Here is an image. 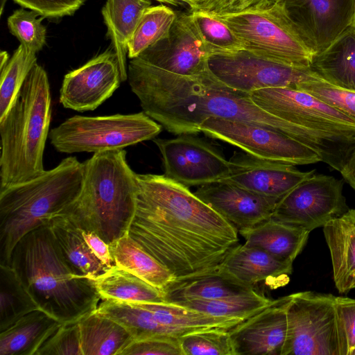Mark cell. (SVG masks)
Instances as JSON below:
<instances>
[{
  "mask_svg": "<svg viewBox=\"0 0 355 355\" xmlns=\"http://www.w3.org/2000/svg\"><path fill=\"white\" fill-rule=\"evenodd\" d=\"M128 234L175 278L217 270L239 245L238 231L189 187L164 175L137 173Z\"/></svg>",
  "mask_w": 355,
  "mask_h": 355,
  "instance_id": "cell-1",
  "label": "cell"
},
{
  "mask_svg": "<svg viewBox=\"0 0 355 355\" xmlns=\"http://www.w3.org/2000/svg\"><path fill=\"white\" fill-rule=\"evenodd\" d=\"M10 265L39 308L60 322L78 321L102 300L94 280L77 276L69 268L48 225L22 237Z\"/></svg>",
  "mask_w": 355,
  "mask_h": 355,
  "instance_id": "cell-2",
  "label": "cell"
},
{
  "mask_svg": "<svg viewBox=\"0 0 355 355\" xmlns=\"http://www.w3.org/2000/svg\"><path fill=\"white\" fill-rule=\"evenodd\" d=\"M83 165L82 191L63 212L110 244L128 233L137 207V173L124 149L94 153Z\"/></svg>",
  "mask_w": 355,
  "mask_h": 355,
  "instance_id": "cell-3",
  "label": "cell"
},
{
  "mask_svg": "<svg viewBox=\"0 0 355 355\" xmlns=\"http://www.w3.org/2000/svg\"><path fill=\"white\" fill-rule=\"evenodd\" d=\"M51 117L49 78L37 63L7 113L0 118V190L30 180L44 171Z\"/></svg>",
  "mask_w": 355,
  "mask_h": 355,
  "instance_id": "cell-4",
  "label": "cell"
},
{
  "mask_svg": "<svg viewBox=\"0 0 355 355\" xmlns=\"http://www.w3.org/2000/svg\"><path fill=\"white\" fill-rule=\"evenodd\" d=\"M83 182V162L69 157L30 180L0 190V264L10 265L12 251L23 236L48 225L71 205Z\"/></svg>",
  "mask_w": 355,
  "mask_h": 355,
  "instance_id": "cell-5",
  "label": "cell"
},
{
  "mask_svg": "<svg viewBox=\"0 0 355 355\" xmlns=\"http://www.w3.org/2000/svg\"><path fill=\"white\" fill-rule=\"evenodd\" d=\"M250 94L261 108L291 125L293 139L342 171L355 147V121L300 89L265 88Z\"/></svg>",
  "mask_w": 355,
  "mask_h": 355,
  "instance_id": "cell-6",
  "label": "cell"
},
{
  "mask_svg": "<svg viewBox=\"0 0 355 355\" xmlns=\"http://www.w3.org/2000/svg\"><path fill=\"white\" fill-rule=\"evenodd\" d=\"M213 15L236 35L244 49L290 65L311 68L315 53L281 1L266 8Z\"/></svg>",
  "mask_w": 355,
  "mask_h": 355,
  "instance_id": "cell-7",
  "label": "cell"
},
{
  "mask_svg": "<svg viewBox=\"0 0 355 355\" xmlns=\"http://www.w3.org/2000/svg\"><path fill=\"white\" fill-rule=\"evenodd\" d=\"M162 125L144 112L101 116L75 115L50 130L49 138L59 153H98L120 150L153 139Z\"/></svg>",
  "mask_w": 355,
  "mask_h": 355,
  "instance_id": "cell-8",
  "label": "cell"
},
{
  "mask_svg": "<svg viewBox=\"0 0 355 355\" xmlns=\"http://www.w3.org/2000/svg\"><path fill=\"white\" fill-rule=\"evenodd\" d=\"M335 298L310 291L292 294L282 355H341Z\"/></svg>",
  "mask_w": 355,
  "mask_h": 355,
  "instance_id": "cell-9",
  "label": "cell"
},
{
  "mask_svg": "<svg viewBox=\"0 0 355 355\" xmlns=\"http://www.w3.org/2000/svg\"><path fill=\"white\" fill-rule=\"evenodd\" d=\"M210 73L227 86L251 94L265 88H296L302 83L324 80L311 68L299 67L255 54L245 49L211 55Z\"/></svg>",
  "mask_w": 355,
  "mask_h": 355,
  "instance_id": "cell-10",
  "label": "cell"
},
{
  "mask_svg": "<svg viewBox=\"0 0 355 355\" xmlns=\"http://www.w3.org/2000/svg\"><path fill=\"white\" fill-rule=\"evenodd\" d=\"M200 132L260 159L296 165L321 162L313 150L277 130L216 117L206 119Z\"/></svg>",
  "mask_w": 355,
  "mask_h": 355,
  "instance_id": "cell-11",
  "label": "cell"
},
{
  "mask_svg": "<svg viewBox=\"0 0 355 355\" xmlns=\"http://www.w3.org/2000/svg\"><path fill=\"white\" fill-rule=\"evenodd\" d=\"M343 190V180L314 173L278 201L271 218L311 232L348 209Z\"/></svg>",
  "mask_w": 355,
  "mask_h": 355,
  "instance_id": "cell-12",
  "label": "cell"
},
{
  "mask_svg": "<svg viewBox=\"0 0 355 355\" xmlns=\"http://www.w3.org/2000/svg\"><path fill=\"white\" fill-rule=\"evenodd\" d=\"M153 141L162 157L164 175L187 187L220 182L230 173L229 160L213 146L192 135Z\"/></svg>",
  "mask_w": 355,
  "mask_h": 355,
  "instance_id": "cell-13",
  "label": "cell"
},
{
  "mask_svg": "<svg viewBox=\"0 0 355 355\" xmlns=\"http://www.w3.org/2000/svg\"><path fill=\"white\" fill-rule=\"evenodd\" d=\"M209 56L190 12H176L168 36L136 58L175 74L198 76L209 71Z\"/></svg>",
  "mask_w": 355,
  "mask_h": 355,
  "instance_id": "cell-14",
  "label": "cell"
},
{
  "mask_svg": "<svg viewBox=\"0 0 355 355\" xmlns=\"http://www.w3.org/2000/svg\"><path fill=\"white\" fill-rule=\"evenodd\" d=\"M315 55L331 45L355 19V0H281Z\"/></svg>",
  "mask_w": 355,
  "mask_h": 355,
  "instance_id": "cell-15",
  "label": "cell"
},
{
  "mask_svg": "<svg viewBox=\"0 0 355 355\" xmlns=\"http://www.w3.org/2000/svg\"><path fill=\"white\" fill-rule=\"evenodd\" d=\"M121 81L116 55L107 50L64 76L60 103L78 112L94 110L112 96Z\"/></svg>",
  "mask_w": 355,
  "mask_h": 355,
  "instance_id": "cell-16",
  "label": "cell"
},
{
  "mask_svg": "<svg viewBox=\"0 0 355 355\" xmlns=\"http://www.w3.org/2000/svg\"><path fill=\"white\" fill-rule=\"evenodd\" d=\"M292 294L272 300L229 330L234 355H282L287 334Z\"/></svg>",
  "mask_w": 355,
  "mask_h": 355,
  "instance_id": "cell-17",
  "label": "cell"
},
{
  "mask_svg": "<svg viewBox=\"0 0 355 355\" xmlns=\"http://www.w3.org/2000/svg\"><path fill=\"white\" fill-rule=\"evenodd\" d=\"M194 193L232 224L239 233L271 218L279 200L227 181L202 185Z\"/></svg>",
  "mask_w": 355,
  "mask_h": 355,
  "instance_id": "cell-18",
  "label": "cell"
},
{
  "mask_svg": "<svg viewBox=\"0 0 355 355\" xmlns=\"http://www.w3.org/2000/svg\"><path fill=\"white\" fill-rule=\"evenodd\" d=\"M227 181L245 189L280 200L299 183L314 174L295 166L263 159L247 153H235L229 160Z\"/></svg>",
  "mask_w": 355,
  "mask_h": 355,
  "instance_id": "cell-19",
  "label": "cell"
},
{
  "mask_svg": "<svg viewBox=\"0 0 355 355\" xmlns=\"http://www.w3.org/2000/svg\"><path fill=\"white\" fill-rule=\"evenodd\" d=\"M218 269L254 288L261 282L275 288L288 282L293 263L281 261L259 248L244 243L233 248Z\"/></svg>",
  "mask_w": 355,
  "mask_h": 355,
  "instance_id": "cell-20",
  "label": "cell"
},
{
  "mask_svg": "<svg viewBox=\"0 0 355 355\" xmlns=\"http://www.w3.org/2000/svg\"><path fill=\"white\" fill-rule=\"evenodd\" d=\"M48 226L60 254L76 275L94 280L109 268L94 255L81 227L68 214L55 216Z\"/></svg>",
  "mask_w": 355,
  "mask_h": 355,
  "instance_id": "cell-21",
  "label": "cell"
},
{
  "mask_svg": "<svg viewBox=\"0 0 355 355\" xmlns=\"http://www.w3.org/2000/svg\"><path fill=\"white\" fill-rule=\"evenodd\" d=\"M322 227L336 287L347 293L355 286V209H348Z\"/></svg>",
  "mask_w": 355,
  "mask_h": 355,
  "instance_id": "cell-22",
  "label": "cell"
},
{
  "mask_svg": "<svg viewBox=\"0 0 355 355\" xmlns=\"http://www.w3.org/2000/svg\"><path fill=\"white\" fill-rule=\"evenodd\" d=\"M255 288L243 284L218 268L199 275L175 278L162 291L167 303L191 300H209L248 293Z\"/></svg>",
  "mask_w": 355,
  "mask_h": 355,
  "instance_id": "cell-23",
  "label": "cell"
},
{
  "mask_svg": "<svg viewBox=\"0 0 355 355\" xmlns=\"http://www.w3.org/2000/svg\"><path fill=\"white\" fill-rule=\"evenodd\" d=\"M309 233L272 218L239 232L245 245L259 248L281 261L291 263L304 248Z\"/></svg>",
  "mask_w": 355,
  "mask_h": 355,
  "instance_id": "cell-24",
  "label": "cell"
},
{
  "mask_svg": "<svg viewBox=\"0 0 355 355\" xmlns=\"http://www.w3.org/2000/svg\"><path fill=\"white\" fill-rule=\"evenodd\" d=\"M150 6V0H107L102 8L107 35L118 59L122 82L128 78V42L143 12Z\"/></svg>",
  "mask_w": 355,
  "mask_h": 355,
  "instance_id": "cell-25",
  "label": "cell"
},
{
  "mask_svg": "<svg viewBox=\"0 0 355 355\" xmlns=\"http://www.w3.org/2000/svg\"><path fill=\"white\" fill-rule=\"evenodd\" d=\"M62 322L37 309L0 331V355H35Z\"/></svg>",
  "mask_w": 355,
  "mask_h": 355,
  "instance_id": "cell-26",
  "label": "cell"
},
{
  "mask_svg": "<svg viewBox=\"0 0 355 355\" xmlns=\"http://www.w3.org/2000/svg\"><path fill=\"white\" fill-rule=\"evenodd\" d=\"M311 69L329 83L355 91V27L315 55Z\"/></svg>",
  "mask_w": 355,
  "mask_h": 355,
  "instance_id": "cell-27",
  "label": "cell"
},
{
  "mask_svg": "<svg viewBox=\"0 0 355 355\" xmlns=\"http://www.w3.org/2000/svg\"><path fill=\"white\" fill-rule=\"evenodd\" d=\"M83 355H119L133 340L120 324L96 311L78 320Z\"/></svg>",
  "mask_w": 355,
  "mask_h": 355,
  "instance_id": "cell-28",
  "label": "cell"
},
{
  "mask_svg": "<svg viewBox=\"0 0 355 355\" xmlns=\"http://www.w3.org/2000/svg\"><path fill=\"white\" fill-rule=\"evenodd\" d=\"M114 264L162 290L175 277L128 234L109 244Z\"/></svg>",
  "mask_w": 355,
  "mask_h": 355,
  "instance_id": "cell-29",
  "label": "cell"
},
{
  "mask_svg": "<svg viewBox=\"0 0 355 355\" xmlns=\"http://www.w3.org/2000/svg\"><path fill=\"white\" fill-rule=\"evenodd\" d=\"M101 300L151 304L166 302L162 290L114 265L94 279Z\"/></svg>",
  "mask_w": 355,
  "mask_h": 355,
  "instance_id": "cell-30",
  "label": "cell"
},
{
  "mask_svg": "<svg viewBox=\"0 0 355 355\" xmlns=\"http://www.w3.org/2000/svg\"><path fill=\"white\" fill-rule=\"evenodd\" d=\"M138 304L150 310L160 323L173 329L180 337L203 329H231L245 320L214 316L173 303Z\"/></svg>",
  "mask_w": 355,
  "mask_h": 355,
  "instance_id": "cell-31",
  "label": "cell"
},
{
  "mask_svg": "<svg viewBox=\"0 0 355 355\" xmlns=\"http://www.w3.org/2000/svg\"><path fill=\"white\" fill-rule=\"evenodd\" d=\"M95 311L123 326L133 340L155 336L180 337L173 329L160 323L150 310L138 304L102 300Z\"/></svg>",
  "mask_w": 355,
  "mask_h": 355,
  "instance_id": "cell-32",
  "label": "cell"
},
{
  "mask_svg": "<svg viewBox=\"0 0 355 355\" xmlns=\"http://www.w3.org/2000/svg\"><path fill=\"white\" fill-rule=\"evenodd\" d=\"M37 309H40L15 269L0 264V331Z\"/></svg>",
  "mask_w": 355,
  "mask_h": 355,
  "instance_id": "cell-33",
  "label": "cell"
},
{
  "mask_svg": "<svg viewBox=\"0 0 355 355\" xmlns=\"http://www.w3.org/2000/svg\"><path fill=\"white\" fill-rule=\"evenodd\" d=\"M272 301L254 290L214 300H191L175 304L214 316L246 319L269 305Z\"/></svg>",
  "mask_w": 355,
  "mask_h": 355,
  "instance_id": "cell-34",
  "label": "cell"
},
{
  "mask_svg": "<svg viewBox=\"0 0 355 355\" xmlns=\"http://www.w3.org/2000/svg\"><path fill=\"white\" fill-rule=\"evenodd\" d=\"M176 18V12L164 5L147 8L128 44V58L138 56L146 49L166 37Z\"/></svg>",
  "mask_w": 355,
  "mask_h": 355,
  "instance_id": "cell-35",
  "label": "cell"
},
{
  "mask_svg": "<svg viewBox=\"0 0 355 355\" xmlns=\"http://www.w3.org/2000/svg\"><path fill=\"white\" fill-rule=\"evenodd\" d=\"M191 17L210 55L228 54L244 49L242 41L222 21L202 10H191Z\"/></svg>",
  "mask_w": 355,
  "mask_h": 355,
  "instance_id": "cell-36",
  "label": "cell"
},
{
  "mask_svg": "<svg viewBox=\"0 0 355 355\" xmlns=\"http://www.w3.org/2000/svg\"><path fill=\"white\" fill-rule=\"evenodd\" d=\"M37 64L36 53L21 44L1 69L0 118L8 111L28 73Z\"/></svg>",
  "mask_w": 355,
  "mask_h": 355,
  "instance_id": "cell-37",
  "label": "cell"
},
{
  "mask_svg": "<svg viewBox=\"0 0 355 355\" xmlns=\"http://www.w3.org/2000/svg\"><path fill=\"white\" fill-rule=\"evenodd\" d=\"M209 329L180 337L183 355H234L229 330Z\"/></svg>",
  "mask_w": 355,
  "mask_h": 355,
  "instance_id": "cell-38",
  "label": "cell"
},
{
  "mask_svg": "<svg viewBox=\"0 0 355 355\" xmlns=\"http://www.w3.org/2000/svg\"><path fill=\"white\" fill-rule=\"evenodd\" d=\"M31 10L19 8L13 12L8 18V27L20 44L27 49L37 53L42 50L46 42V28L42 24L44 18Z\"/></svg>",
  "mask_w": 355,
  "mask_h": 355,
  "instance_id": "cell-39",
  "label": "cell"
},
{
  "mask_svg": "<svg viewBox=\"0 0 355 355\" xmlns=\"http://www.w3.org/2000/svg\"><path fill=\"white\" fill-rule=\"evenodd\" d=\"M302 89L355 121V91L333 85L326 80L302 83Z\"/></svg>",
  "mask_w": 355,
  "mask_h": 355,
  "instance_id": "cell-40",
  "label": "cell"
},
{
  "mask_svg": "<svg viewBox=\"0 0 355 355\" xmlns=\"http://www.w3.org/2000/svg\"><path fill=\"white\" fill-rule=\"evenodd\" d=\"M35 355H83L78 321L61 323Z\"/></svg>",
  "mask_w": 355,
  "mask_h": 355,
  "instance_id": "cell-41",
  "label": "cell"
},
{
  "mask_svg": "<svg viewBox=\"0 0 355 355\" xmlns=\"http://www.w3.org/2000/svg\"><path fill=\"white\" fill-rule=\"evenodd\" d=\"M281 0H180L191 10H202L210 14H223L272 6Z\"/></svg>",
  "mask_w": 355,
  "mask_h": 355,
  "instance_id": "cell-42",
  "label": "cell"
},
{
  "mask_svg": "<svg viewBox=\"0 0 355 355\" xmlns=\"http://www.w3.org/2000/svg\"><path fill=\"white\" fill-rule=\"evenodd\" d=\"M183 355L180 337L155 336L133 340L119 355Z\"/></svg>",
  "mask_w": 355,
  "mask_h": 355,
  "instance_id": "cell-43",
  "label": "cell"
},
{
  "mask_svg": "<svg viewBox=\"0 0 355 355\" xmlns=\"http://www.w3.org/2000/svg\"><path fill=\"white\" fill-rule=\"evenodd\" d=\"M335 304L341 355H351L355 347V299L336 296Z\"/></svg>",
  "mask_w": 355,
  "mask_h": 355,
  "instance_id": "cell-44",
  "label": "cell"
},
{
  "mask_svg": "<svg viewBox=\"0 0 355 355\" xmlns=\"http://www.w3.org/2000/svg\"><path fill=\"white\" fill-rule=\"evenodd\" d=\"M43 17L60 18L73 15L85 0H13Z\"/></svg>",
  "mask_w": 355,
  "mask_h": 355,
  "instance_id": "cell-45",
  "label": "cell"
},
{
  "mask_svg": "<svg viewBox=\"0 0 355 355\" xmlns=\"http://www.w3.org/2000/svg\"><path fill=\"white\" fill-rule=\"evenodd\" d=\"M82 234L94 255L100 261L108 268L115 265L110 253L109 244L103 240L97 234L92 231L82 228Z\"/></svg>",
  "mask_w": 355,
  "mask_h": 355,
  "instance_id": "cell-46",
  "label": "cell"
},
{
  "mask_svg": "<svg viewBox=\"0 0 355 355\" xmlns=\"http://www.w3.org/2000/svg\"><path fill=\"white\" fill-rule=\"evenodd\" d=\"M340 173L343 179L355 191V147Z\"/></svg>",
  "mask_w": 355,
  "mask_h": 355,
  "instance_id": "cell-47",
  "label": "cell"
},
{
  "mask_svg": "<svg viewBox=\"0 0 355 355\" xmlns=\"http://www.w3.org/2000/svg\"><path fill=\"white\" fill-rule=\"evenodd\" d=\"M8 54L6 51H2L0 55V69L5 67V65L8 63Z\"/></svg>",
  "mask_w": 355,
  "mask_h": 355,
  "instance_id": "cell-48",
  "label": "cell"
},
{
  "mask_svg": "<svg viewBox=\"0 0 355 355\" xmlns=\"http://www.w3.org/2000/svg\"><path fill=\"white\" fill-rule=\"evenodd\" d=\"M155 1H159L161 3H167V4L174 5V6L180 5L178 0H155Z\"/></svg>",
  "mask_w": 355,
  "mask_h": 355,
  "instance_id": "cell-49",
  "label": "cell"
},
{
  "mask_svg": "<svg viewBox=\"0 0 355 355\" xmlns=\"http://www.w3.org/2000/svg\"><path fill=\"white\" fill-rule=\"evenodd\" d=\"M351 355H355V347H354V350L352 351Z\"/></svg>",
  "mask_w": 355,
  "mask_h": 355,
  "instance_id": "cell-50",
  "label": "cell"
},
{
  "mask_svg": "<svg viewBox=\"0 0 355 355\" xmlns=\"http://www.w3.org/2000/svg\"><path fill=\"white\" fill-rule=\"evenodd\" d=\"M353 26H354V27H355V19H354V25H353Z\"/></svg>",
  "mask_w": 355,
  "mask_h": 355,
  "instance_id": "cell-51",
  "label": "cell"
},
{
  "mask_svg": "<svg viewBox=\"0 0 355 355\" xmlns=\"http://www.w3.org/2000/svg\"><path fill=\"white\" fill-rule=\"evenodd\" d=\"M178 1H179V4H180V0H178Z\"/></svg>",
  "mask_w": 355,
  "mask_h": 355,
  "instance_id": "cell-52",
  "label": "cell"
},
{
  "mask_svg": "<svg viewBox=\"0 0 355 355\" xmlns=\"http://www.w3.org/2000/svg\"><path fill=\"white\" fill-rule=\"evenodd\" d=\"M354 288H355V286H354Z\"/></svg>",
  "mask_w": 355,
  "mask_h": 355,
  "instance_id": "cell-53",
  "label": "cell"
}]
</instances>
